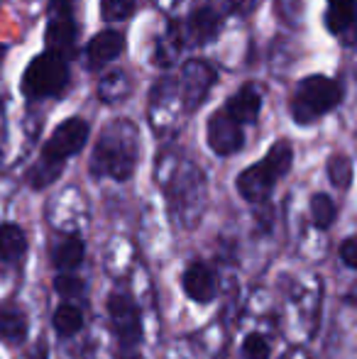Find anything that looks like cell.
Listing matches in <instances>:
<instances>
[{
    "instance_id": "1",
    "label": "cell",
    "mask_w": 357,
    "mask_h": 359,
    "mask_svg": "<svg viewBox=\"0 0 357 359\" xmlns=\"http://www.w3.org/2000/svg\"><path fill=\"white\" fill-rule=\"evenodd\" d=\"M140 154V133L130 120H113L100 133L90 156V171L95 176H110L115 181H125L133 176Z\"/></svg>"
},
{
    "instance_id": "2",
    "label": "cell",
    "mask_w": 357,
    "mask_h": 359,
    "mask_svg": "<svg viewBox=\"0 0 357 359\" xmlns=\"http://www.w3.org/2000/svg\"><path fill=\"white\" fill-rule=\"evenodd\" d=\"M88 140V123L81 118H69L59 125L57 130L52 133V137L47 140L42 149V156L39 161L32 166L29 171V184L32 189H47L49 184L59 179L64 169V161L69 156L79 154L83 149Z\"/></svg>"
},
{
    "instance_id": "3",
    "label": "cell",
    "mask_w": 357,
    "mask_h": 359,
    "mask_svg": "<svg viewBox=\"0 0 357 359\" xmlns=\"http://www.w3.org/2000/svg\"><path fill=\"white\" fill-rule=\"evenodd\" d=\"M291 161H294V149L286 140L271 144L262 161L248 166L243 174L238 176V191L245 201L250 203H264L269 198L274 184L286 176V171L291 169Z\"/></svg>"
},
{
    "instance_id": "4",
    "label": "cell",
    "mask_w": 357,
    "mask_h": 359,
    "mask_svg": "<svg viewBox=\"0 0 357 359\" xmlns=\"http://www.w3.org/2000/svg\"><path fill=\"white\" fill-rule=\"evenodd\" d=\"M343 100V86L328 76H309L299 83L291 100V115L299 125H311L321 115L338 108Z\"/></svg>"
},
{
    "instance_id": "5",
    "label": "cell",
    "mask_w": 357,
    "mask_h": 359,
    "mask_svg": "<svg viewBox=\"0 0 357 359\" xmlns=\"http://www.w3.org/2000/svg\"><path fill=\"white\" fill-rule=\"evenodd\" d=\"M69 83V67L64 54L47 49L34 57L22 76V93L29 98H49L59 95Z\"/></svg>"
},
{
    "instance_id": "6",
    "label": "cell",
    "mask_w": 357,
    "mask_h": 359,
    "mask_svg": "<svg viewBox=\"0 0 357 359\" xmlns=\"http://www.w3.org/2000/svg\"><path fill=\"white\" fill-rule=\"evenodd\" d=\"M108 316L120 350H125V355H133L142 345V318L137 303L130 293L115 291L108 296Z\"/></svg>"
},
{
    "instance_id": "7",
    "label": "cell",
    "mask_w": 357,
    "mask_h": 359,
    "mask_svg": "<svg viewBox=\"0 0 357 359\" xmlns=\"http://www.w3.org/2000/svg\"><path fill=\"white\" fill-rule=\"evenodd\" d=\"M203 196H206V181L198 174L194 164H184L181 171L174 179L172 189V203L174 208L181 210L184 222L189 227H194L198 222V215L203 210Z\"/></svg>"
},
{
    "instance_id": "8",
    "label": "cell",
    "mask_w": 357,
    "mask_h": 359,
    "mask_svg": "<svg viewBox=\"0 0 357 359\" xmlns=\"http://www.w3.org/2000/svg\"><path fill=\"white\" fill-rule=\"evenodd\" d=\"M206 140H208V147L218 156L235 154V151H240L245 144L243 123H238L225 108L215 110L208 118V125H206Z\"/></svg>"
},
{
    "instance_id": "9",
    "label": "cell",
    "mask_w": 357,
    "mask_h": 359,
    "mask_svg": "<svg viewBox=\"0 0 357 359\" xmlns=\"http://www.w3.org/2000/svg\"><path fill=\"white\" fill-rule=\"evenodd\" d=\"M215 81V72L203 59H191L184 64L181 72V103L189 113H194L208 95L210 86Z\"/></svg>"
},
{
    "instance_id": "10",
    "label": "cell",
    "mask_w": 357,
    "mask_h": 359,
    "mask_svg": "<svg viewBox=\"0 0 357 359\" xmlns=\"http://www.w3.org/2000/svg\"><path fill=\"white\" fill-rule=\"evenodd\" d=\"M76 37V25L72 15V0H52L49 5V25H47V47L52 52L64 54L72 49Z\"/></svg>"
},
{
    "instance_id": "11",
    "label": "cell",
    "mask_w": 357,
    "mask_h": 359,
    "mask_svg": "<svg viewBox=\"0 0 357 359\" xmlns=\"http://www.w3.org/2000/svg\"><path fill=\"white\" fill-rule=\"evenodd\" d=\"M184 293L196 303H210L218 296V279H215V271L210 269L203 262H194L189 269L184 271Z\"/></svg>"
},
{
    "instance_id": "12",
    "label": "cell",
    "mask_w": 357,
    "mask_h": 359,
    "mask_svg": "<svg viewBox=\"0 0 357 359\" xmlns=\"http://www.w3.org/2000/svg\"><path fill=\"white\" fill-rule=\"evenodd\" d=\"M125 49V37L115 29H103L98 32L93 39L88 42V49H86V62H88V69H100L105 67L108 62L118 59Z\"/></svg>"
},
{
    "instance_id": "13",
    "label": "cell",
    "mask_w": 357,
    "mask_h": 359,
    "mask_svg": "<svg viewBox=\"0 0 357 359\" xmlns=\"http://www.w3.org/2000/svg\"><path fill=\"white\" fill-rule=\"evenodd\" d=\"M225 110H228V113L243 125L257 123L260 110H262V93H260L255 86H243V88H240L238 93L228 100Z\"/></svg>"
},
{
    "instance_id": "14",
    "label": "cell",
    "mask_w": 357,
    "mask_h": 359,
    "mask_svg": "<svg viewBox=\"0 0 357 359\" xmlns=\"http://www.w3.org/2000/svg\"><path fill=\"white\" fill-rule=\"evenodd\" d=\"M220 32V18L215 10L201 8L186 20V37L191 39V44H208L218 37Z\"/></svg>"
},
{
    "instance_id": "15",
    "label": "cell",
    "mask_w": 357,
    "mask_h": 359,
    "mask_svg": "<svg viewBox=\"0 0 357 359\" xmlns=\"http://www.w3.org/2000/svg\"><path fill=\"white\" fill-rule=\"evenodd\" d=\"M357 22V5L355 0H328V13H325V25L330 32L345 34L353 29Z\"/></svg>"
},
{
    "instance_id": "16",
    "label": "cell",
    "mask_w": 357,
    "mask_h": 359,
    "mask_svg": "<svg viewBox=\"0 0 357 359\" xmlns=\"http://www.w3.org/2000/svg\"><path fill=\"white\" fill-rule=\"evenodd\" d=\"M83 255H86V247H83V240L79 235H67L64 240H59V245L54 247V266L64 271L76 269L83 262Z\"/></svg>"
},
{
    "instance_id": "17",
    "label": "cell",
    "mask_w": 357,
    "mask_h": 359,
    "mask_svg": "<svg viewBox=\"0 0 357 359\" xmlns=\"http://www.w3.org/2000/svg\"><path fill=\"white\" fill-rule=\"evenodd\" d=\"M27 252V237L22 227L5 222L0 225V259L3 262H18Z\"/></svg>"
},
{
    "instance_id": "18",
    "label": "cell",
    "mask_w": 357,
    "mask_h": 359,
    "mask_svg": "<svg viewBox=\"0 0 357 359\" xmlns=\"http://www.w3.org/2000/svg\"><path fill=\"white\" fill-rule=\"evenodd\" d=\"M25 337H27V318L25 313L8 308V311H0V340L8 342V345H22Z\"/></svg>"
},
{
    "instance_id": "19",
    "label": "cell",
    "mask_w": 357,
    "mask_h": 359,
    "mask_svg": "<svg viewBox=\"0 0 357 359\" xmlns=\"http://www.w3.org/2000/svg\"><path fill=\"white\" fill-rule=\"evenodd\" d=\"M52 323H54V330L62 337H72L83 327V313H81V308L74 306L72 301H64L62 306L57 308V313H54Z\"/></svg>"
},
{
    "instance_id": "20",
    "label": "cell",
    "mask_w": 357,
    "mask_h": 359,
    "mask_svg": "<svg viewBox=\"0 0 357 359\" xmlns=\"http://www.w3.org/2000/svg\"><path fill=\"white\" fill-rule=\"evenodd\" d=\"M335 215H338V208H335L333 198L325 194H316L311 198V220L318 230H328L335 222Z\"/></svg>"
},
{
    "instance_id": "21",
    "label": "cell",
    "mask_w": 357,
    "mask_h": 359,
    "mask_svg": "<svg viewBox=\"0 0 357 359\" xmlns=\"http://www.w3.org/2000/svg\"><path fill=\"white\" fill-rule=\"evenodd\" d=\"M328 179L335 189H348L353 184V159L348 154H333L328 159Z\"/></svg>"
},
{
    "instance_id": "22",
    "label": "cell",
    "mask_w": 357,
    "mask_h": 359,
    "mask_svg": "<svg viewBox=\"0 0 357 359\" xmlns=\"http://www.w3.org/2000/svg\"><path fill=\"white\" fill-rule=\"evenodd\" d=\"M128 90H130V83H128V76L123 72L110 74L108 79L100 83V95H103V100H108V103H118L120 98H125Z\"/></svg>"
},
{
    "instance_id": "23",
    "label": "cell",
    "mask_w": 357,
    "mask_h": 359,
    "mask_svg": "<svg viewBox=\"0 0 357 359\" xmlns=\"http://www.w3.org/2000/svg\"><path fill=\"white\" fill-rule=\"evenodd\" d=\"M135 10V0H100V13L108 22H120L130 18Z\"/></svg>"
},
{
    "instance_id": "24",
    "label": "cell",
    "mask_w": 357,
    "mask_h": 359,
    "mask_svg": "<svg viewBox=\"0 0 357 359\" xmlns=\"http://www.w3.org/2000/svg\"><path fill=\"white\" fill-rule=\"evenodd\" d=\"M243 357L245 359H269L271 347H269L267 337H262L260 332H250L243 342Z\"/></svg>"
},
{
    "instance_id": "25",
    "label": "cell",
    "mask_w": 357,
    "mask_h": 359,
    "mask_svg": "<svg viewBox=\"0 0 357 359\" xmlns=\"http://www.w3.org/2000/svg\"><path fill=\"white\" fill-rule=\"evenodd\" d=\"M54 288H57L59 296H64L69 301V298H76L83 293V281L79 279V276L74 274H62L54 279Z\"/></svg>"
},
{
    "instance_id": "26",
    "label": "cell",
    "mask_w": 357,
    "mask_h": 359,
    "mask_svg": "<svg viewBox=\"0 0 357 359\" xmlns=\"http://www.w3.org/2000/svg\"><path fill=\"white\" fill-rule=\"evenodd\" d=\"M340 262L348 269H357V237H348L340 242Z\"/></svg>"
},
{
    "instance_id": "27",
    "label": "cell",
    "mask_w": 357,
    "mask_h": 359,
    "mask_svg": "<svg viewBox=\"0 0 357 359\" xmlns=\"http://www.w3.org/2000/svg\"><path fill=\"white\" fill-rule=\"evenodd\" d=\"M228 3V10L235 15H248L255 10V0H225Z\"/></svg>"
},
{
    "instance_id": "28",
    "label": "cell",
    "mask_w": 357,
    "mask_h": 359,
    "mask_svg": "<svg viewBox=\"0 0 357 359\" xmlns=\"http://www.w3.org/2000/svg\"><path fill=\"white\" fill-rule=\"evenodd\" d=\"M345 301H348V303H355V306H357V281H355L353 286H350V291L345 293Z\"/></svg>"
}]
</instances>
